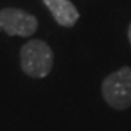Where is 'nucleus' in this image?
Masks as SVG:
<instances>
[{"instance_id":"obj_1","label":"nucleus","mask_w":131,"mask_h":131,"mask_svg":"<svg viewBox=\"0 0 131 131\" xmlns=\"http://www.w3.org/2000/svg\"><path fill=\"white\" fill-rule=\"evenodd\" d=\"M52 64L54 54L47 42L41 39H32L20 48V67L29 77H47L52 69Z\"/></svg>"},{"instance_id":"obj_2","label":"nucleus","mask_w":131,"mask_h":131,"mask_svg":"<svg viewBox=\"0 0 131 131\" xmlns=\"http://www.w3.org/2000/svg\"><path fill=\"white\" fill-rule=\"evenodd\" d=\"M102 96L114 109H127L131 106V69L121 67L108 74L102 82Z\"/></svg>"},{"instance_id":"obj_3","label":"nucleus","mask_w":131,"mask_h":131,"mask_svg":"<svg viewBox=\"0 0 131 131\" xmlns=\"http://www.w3.org/2000/svg\"><path fill=\"white\" fill-rule=\"evenodd\" d=\"M38 28V20L34 15L18 7L0 9V29L7 35L31 37Z\"/></svg>"},{"instance_id":"obj_4","label":"nucleus","mask_w":131,"mask_h":131,"mask_svg":"<svg viewBox=\"0 0 131 131\" xmlns=\"http://www.w3.org/2000/svg\"><path fill=\"white\" fill-rule=\"evenodd\" d=\"M42 2L51 12L52 18L56 19L58 25L70 28L77 22L80 15L77 12V7L70 0H42Z\"/></svg>"},{"instance_id":"obj_5","label":"nucleus","mask_w":131,"mask_h":131,"mask_svg":"<svg viewBox=\"0 0 131 131\" xmlns=\"http://www.w3.org/2000/svg\"><path fill=\"white\" fill-rule=\"evenodd\" d=\"M128 41H130V44H131V24H130V26H128Z\"/></svg>"}]
</instances>
